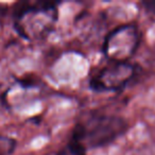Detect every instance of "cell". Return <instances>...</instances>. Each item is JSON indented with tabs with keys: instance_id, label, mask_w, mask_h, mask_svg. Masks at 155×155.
Here are the masks:
<instances>
[{
	"instance_id": "6",
	"label": "cell",
	"mask_w": 155,
	"mask_h": 155,
	"mask_svg": "<svg viewBox=\"0 0 155 155\" xmlns=\"http://www.w3.org/2000/svg\"><path fill=\"white\" fill-rule=\"evenodd\" d=\"M142 5L148 12L152 14H155V1H143Z\"/></svg>"
},
{
	"instance_id": "1",
	"label": "cell",
	"mask_w": 155,
	"mask_h": 155,
	"mask_svg": "<svg viewBox=\"0 0 155 155\" xmlns=\"http://www.w3.org/2000/svg\"><path fill=\"white\" fill-rule=\"evenodd\" d=\"M127 129L129 124L121 117L93 112L75 125L71 139L85 149L101 148L122 136Z\"/></svg>"
},
{
	"instance_id": "5",
	"label": "cell",
	"mask_w": 155,
	"mask_h": 155,
	"mask_svg": "<svg viewBox=\"0 0 155 155\" xmlns=\"http://www.w3.org/2000/svg\"><path fill=\"white\" fill-rule=\"evenodd\" d=\"M17 147L16 139L0 135V155H12Z\"/></svg>"
},
{
	"instance_id": "2",
	"label": "cell",
	"mask_w": 155,
	"mask_h": 155,
	"mask_svg": "<svg viewBox=\"0 0 155 155\" xmlns=\"http://www.w3.org/2000/svg\"><path fill=\"white\" fill-rule=\"evenodd\" d=\"M140 33L135 25H123L107 35L103 53L112 62L124 63L134 55L139 45Z\"/></svg>"
},
{
	"instance_id": "3",
	"label": "cell",
	"mask_w": 155,
	"mask_h": 155,
	"mask_svg": "<svg viewBox=\"0 0 155 155\" xmlns=\"http://www.w3.org/2000/svg\"><path fill=\"white\" fill-rule=\"evenodd\" d=\"M136 66L130 62H112L91 78L89 87L96 93L122 91L136 75Z\"/></svg>"
},
{
	"instance_id": "4",
	"label": "cell",
	"mask_w": 155,
	"mask_h": 155,
	"mask_svg": "<svg viewBox=\"0 0 155 155\" xmlns=\"http://www.w3.org/2000/svg\"><path fill=\"white\" fill-rule=\"evenodd\" d=\"M56 155H86V149L73 139H70L66 147L60 151Z\"/></svg>"
}]
</instances>
